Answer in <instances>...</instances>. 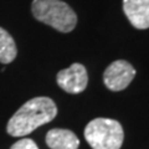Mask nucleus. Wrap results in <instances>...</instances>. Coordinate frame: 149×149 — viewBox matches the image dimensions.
<instances>
[{
    "instance_id": "nucleus-5",
    "label": "nucleus",
    "mask_w": 149,
    "mask_h": 149,
    "mask_svg": "<svg viewBox=\"0 0 149 149\" xmlns=\"http://www.w3.org/2000/svg\"><path fill=\"white\" fill-rule=\"evenodd\" d=\"M56 81L60 88H62L65 92L77 95V93L83 92L87 87V70L81 63H72L70 67L61 70L57 73Z\"/></svg>"
},
{
    "instance_id": "nucleus-3",
    "label": "nucleus",
    "mask_w": 149,
    "mask_h": 149,
    "mask_svg": "<svg viewBox=\"0 0 149 149\" xmlns=\"http://www.w3.org/2000/svg\"><path fill=\"white\" fill-rule=\"evenodd\" d=\"M85 138L92 149H120L124 132L118 120L96 118L86 125Z\"/></svg>"
},
{
    "instance_id": "nucleus-1",
    "label": "nucleus",
    "mask_w": 149,
    "mask_h": 149,
    "mask_svg": "<svg viewBox=\"0 0 149 149\" xmlns=\"http://www.w3.org/2000/svg\"><path fill=\"white\" fill-rule=\"evenodd\" d=\"M57 114V107L49 97H35L25 102L9 119L6 132L11 137H25L41 125L51 122Z\"/></svg>"
},
{
    "instance_id": "nucleus-4",
    "label": "nucleus",
    "mask_w": 149,
    "mask_h": 149,
    "mask_svg": "<svg viewBox=\"0 0 149 149\" xmlns=\"http://www.w3.org/2000/svg\"><path fill=\"white\" fill-rule=\"evenodd\" d=\"M136 76V70L129 62L117 60L106 68L103 73V82L111 91H122L127 88Z\"/></svg>"
},
{
    "instance_id": "nucleus-7",
    "label": "nucleus",
    "mask_w": 149,
    "mask_h": 149,
    "mask_svg": "<svg viewBox=\"0 0 149 149\" xmlns=\"http://www.w3.org/2000/svg\"><path fill=\"white\" fill-rule=\"evenodd\" d=\"M46 144L50 149H77L80 139L70 129L54 128L46 134Z\"/></svg>"
},
{
    "instance_id": "nucleus-2",
    "label": "nucleus",
    "mask_w": 149,
    "mask_h": 149,
    "mask_svg": "<svg viewBox=\"0 0 149 149\" xmlns=\"http://www.w3.org/2000/svg\"><path fill=\"white\" fill-rule=\"evenodd\" d=\"M31 11L40 22L54 27L60 32L72 31L77 24V15L73 9L61 0H34Z\"/></svg>"
},
{
    "instance_id": "nucleus-6",
    "label": "nucleus",
    "mask_w": 149,
    "mask_h": 149,
    "mask_svg": "<svg viewBox=\"0 0 149 149\" xmlns=\"http://www.w3.org/2000/svg\"><path fill=\"white\" fill-rule=\"evenodd\" d=\"M123 11L136 29H149V0H123Z\"/></svg>"
},
{
    "instance_id": "nucleus-8",
    "label": "nucleus",
    "mask_w": 149,
    "mask_h": 149,
    "mask_svg": "<svg viewBox=\"0 0 149 149\" xmlns=\"http://www.w3.org/2000/svg\"><path fill=\"white\" fill-rule=\"evenodd\" d=\"M16 55L17 49L13 36L5 29L0 27V62L10 63L15 60Z\"/></svg>"
},
{
    "instance_id": "nucleus-9",
    "label": "nucleus",
    "mask_w": 149,
    "mask_h": 149,
    "mask_svg": "<svg viewBox=\"0 0 149 149\" xmlns=\"http://www.w3.org/2000/svg\"><path fill=\"white\" fill-rule=\"evenodd\" d=\"M10 149H39L37 144L30 138H22L14 143Z\"/></svg>"
}]
</instances>
